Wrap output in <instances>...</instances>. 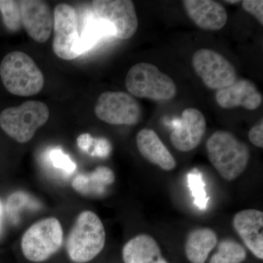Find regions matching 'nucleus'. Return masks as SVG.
<instances>
[{
	"label": "nucleus",
	"mask_w": 263,
	"mask_h": 263,
	"mask_svg": "<svg viewBox=\"0 0 263 263\" xmlns=\"http://www.w3.org/2000/svg\"><path fill=\"white\" fill-rule=\"evenodd\" d=\"M208 157L214 168L226 181L239 177L248 166V146L228 131L213 133L206 142Z\"/></svg>",
	"instance_id": "1"
},
{
	"label": "nucleus",
	"mask_w": 263,
	"mask_h": 263,
	"mask_svg": "<svg viewBox=\"0 0 263 263\" xmlns=\"http://www.w3.org/2000/svg\"><path fill=\"white\" fill-rule=\"evenodd\" d=\"M0 77L5 89L16 96H33L44 86L42 71L32 57L22 51L10 52L3 58Z\"/></svg>",
	"instance_id": "2"
},
{
	"label": "nucleus",
	"mask_w": 263,
	"mask_h": 263,
	"mask_svg": "<svg viewBox=\"0 0 263 263\" xmlns=\"http://www.w3.org/2000/svg\"><path fill=\"white\" fill-rule=\"evenodd\" d=\"M105 239L101 219L94 212L85 211L78 216L67 236V254L73 262H89L103 251Z\"/></svg>",
	"instance_id": "3"
},
{
	"label": "nucleus",
	"mask_w": 263,
	"mask_h": 263,
	"mask_svg": "<svg viewBox=\"0 0 263 263\" xmlns=\"http://www.w3.org/2000/svg\"><path fill=\"white\" fill-rule=\"evenodd\" d=\"M48 118L49 109L46 104L30 100L3 110L0 114V127L15 141L26 143L46 124Z\"/></svg>",
	"instance_id": "4"
},
{
	"label": "nucleus",
	"mask_w": 263,
	"mask_h": 263,
	"mask_svg": "<svg viewBox=\"0 0 263 263\" xmlns=\"http://www.w3.org/2000/svg\"><path fill=\"white\" fill-rule=\"evenodd\" d=\"M125 85L130 94L137 98L156 101H167L177 94V87L171 77L147 62L133 65L126 76Z\"/></svg>",
	"instance_id": "5"
},
{
	"label": "nucleus",
	"mask_w": 263,
	"mask_h": 263,
	"mask_svg": "<svg viewBox=\"0 0 263 263\" xmlns=\"http://www.w3.org/2000/svg\"><path fill=\"white\" fill-rule=\"evenodd\" d=\"M63 235L61 223L57 218H46L37 221L22 236L24 257L31 262H44L61 248Z\"/></svg>",
	"instance_id": "6"
},
{
	"label": "nucleus",
	"mask_w": 263,
	"mask_h": 263,
	"mask_svg": "<svg viewBox=\"0 0 263 263\" xmlns=\"http://www.w3.org/2000/svg\"><path fill=\"white\" fill-rule=\"evenodd\" d=\"M53 16V52L62 60H75L81 54L77 12L70 5L59 4Z\"/></svg>",
	"instance_id": "7"
},
{
	"label": "nucleus",
	"mask_w": 263,
	"mask_h": 263,
	"mask_svg": "<svg viewBox=\"0 0 263 263\" xmlns=\"http://www.w3.org/2000/svg\"><path fill=\"white\" fill-rule=\"evenodd\" d=\"M92 9L97 19L110 26L118 39H129L138 30L136 8L129 0H95Z\"/></svg>",
	"instance_id": "8"
},
{
	"label": "nucleus",
	"mask_w": 263,
	"mask_h": 263,
	"mask_svg": "<svg viewBox=\"0 0 263 263\" xmlns=\"http://www.w3.org/2000/svg\"><path fill=\"white\" fill-rule=\"evenodd\" d=\"M95 113L99 119L108 124L132 126L139 122L141 108L130 95L123 91H105L99 97Z\"/></svg>",
	"instance_id": "9"
},
{
	"label": "nucleus",
	"mask_w": 263,
	"mask_h": 263,
	"mask_svg": "<svg viewBox=\"0 0 263 263\" xmlns=\"http://www.w3.org/2000/svg\"><path fill=\"white\" fill-rule=\"evenodd\" d=\"M193 66L197 75L209 89H221L237 80V72L233 64L214 50H197L193 55Z\"/></svg>",
	"instance_id": "10"
},
{
	"label": "nucleus",
	"mask_w": 263,
	"mask_h": 263,
	"mask_svg": "<svg viewBox=\"0 0 263 263\" xmlns=\"http://www.w3.org/2000/svg\"><path fill=\"white\" fill-rule=\"evenodd\" d=\"M20 3L22 26L29 37L44 43L49 39L53 28V16L46 2L24 0Z\"/></svg>",
	"instance_id": "11"
},
{
	"label": "nucleus",
	"mask_w": 263,
	"mask_h": 263,
	"mask_svg": "<svg viewBox=\"0 0 263 263\" xmlns=\"http://www.w3.org/2000/svg\"><path fill=\"white\" fill-rule=\"evenodd\" d=\"M205 130L206 120L203 114L196 108L185 109L179 125L171 133V143L179 152H190L200 144Z\"/></svg>",
	"instance_id": "12"
},
{
	"label": "nucleus",
	"mask_w": 263,
	"mask_h": 263,
	"mask_svg": "<svg viewBox=\"0 0 263 263\" xmlns=\"http://www.w3.org/2000/svg\"><path fill=\"white\" fill-rule=\"evenodd\" d=\"M233 226L246 247L258 259H263V213L246 209L235 214Z\"/></svg>",
	"instance_id": "13"
},
{
	"label": "nucleus",
	"mask_w": 263,
	"mask_h": 263,
	"mask_svg": "<svg viewBox=\"0 0 263 263\" xmlns=\"http://www.w3.org/2000/svg\"><path fill=\"white\" fill-rule=\"evenodd\" d=\"M216 103L222 108L242 106L249 110L258 108L262 102V95L252 81L237 79L233 84L216 93Z\"/></svg>",
	"instance_id": "14"
},
{
	"label": "nucleus",
	"mask_w": 263,
	"mask_h": 263,
	"mask_svg": "<svg viewBox=\"0 0 263 263\" xmlns=\"http://www.w3.org/2000/svg\"><path fill=\"white\" fill-rule=\"evenodd\" d=\"M185 11L199 28L219 30L228 22V13L221 3L212 0H184Z\"/></svg>",
	"instance_id": "15"
},
{
	"label": "nucleus",
	"mask_w": 263,
	"mask_h": 263,
	"mask_svg": "<svg viewBox=\"0 0 263 263\" xmlns=\"http://www.w3.org/2000/svg\"><path fill=\"white\" fill-rule=\"evenodd\" d=\"M137 147L142 157L161 169L171 171L176 167L174 156L153 129H141L136 137Z\"/></svg>",
	"instance_id": "16"
},
{
	"label": "nucleus",
	"mask_w": 263,
	"mask_h": 263,
	"mask_svg": "<svg viewBox=\"0 0 263 263\" xmlns=\"http://www.w3.org/2000/svg\"><path fill=\"white\" fill-rule=\"evenodd\" d=\"M122 257L124 263H168L155 238L147 234L136 235L127 242Z\"/></svg>",
	"instance_id": "17"
},
{
	"label": "nucleus",
	"mask_w": 263,
	"mask_h": 263,
	"mask_svg": "<svg viewBox=\"0 0 263 263\" xmlns=\"http://www.w3.org/2000/svg\"><path fill=\"white\" fill-rule=\"evenodd\" d=\"M217 243L218 237L214 230L209 228H197L189 233L185 254L191 263H205Z\"/></svg>",
	"instance_id": "18"
},
{
	"label": "nucleus",
	"mask_w": 263,
	"mask_h": 263,
	"mask_svg": "<svg viewBox=\"0 0 263 263\" xmlns=\"http://www.w3.org/2000/svg\"><path fill=\"white\" fill-rule=\"evenodd\" d=\"M114 181L115 176L112 170L100 166L89 174L78 175L72 180V187L84 196H101Z\"/></svg>",
	"instance_id": "19"
},
{
	"label": "nucleus",
	"mask_w": 263,
	"mask_h": 263,
	"mask_svg": "<svg viewBox=\"0 0 263 263\" xmlns=\"http://www.w3.org/2000/svg\"><path fill=\"white\" fill-rule=\"evenodd\" d=\"M217 250L209 263H241L247 258L243 246L230 238H224L217 243Z\"/></svg>",
	"instance_id": "20"
},
{
	"label": "nucleus",
	"mask_w": 263,
	"mask_h": 263,
	"mask_svg": "<svg viewBox=\"0 0 263 263\" xmlns=\"http://www.w3.org/2000/svg\"><path fill=\"white\" fill-rule=\"evenodd\" d=\"M0 12L5 27L11 32L22 28V13L20 3L13 0H0Z\"/></svg>",
	"instance_id": "21"
},
{
	"label": "nucleus",
	"mask_w": 263,
	"mask_h": 263,
	"mask_svg": "<svg viewBox=\"0 0 263 263\" xmlns=\"http://www.w3.org/2000/svg\"><path fill=\"white\" fill-rule=\"evenodd\" d=\"M188 183L189 187L195 198V205L200 209H206L209 197H207L205 185L202 180V175L197 169H194L189 174Z\"/></svg>",
	"instance_id": "22"
},
{
	"label": "nucleus",
	"mask_w": 263,
	"mask_h": 263,
	"mask_svg": "<svg viewBox=\"0 0 263 263\" xmlns=\"http://www.w3.org/2000/svg\"><path fill=\"white\" fill-rule=\"evenodd\" d=\"M36 207L35 202L32 201L30 196L27 194L18 192L12 194L7 202V213L12 220H16L18 213L23 209L24 207Z\"/></svg>",
	"instance_id": "23"
},
{
	"label": "nucleus",
	"mask_w": 263,
	"mask_h": 263,
	"mask_svg": "<svg viewBox=\"0 0 263 263\" xmlns=\"http://www.w3.org/2000/svg\"><path fill=\"white\" fill-rule=\"evenodd\" d=\"M49 160L53 167L68 174L73 173L76 168L75 162L60 148H54L50 152Z\"/></svg>",
	"instance_id": "24"
},
{
	"label": "nucleus",
	"mask_w": 263,
	"mask_h": 263,
	"mask_svg": "<svg viewBox=\"0 0 263 263\" xmlns=\"http://www.w3.org/2000/svg\"><path fill=\"white\" fill-rule=\"evenodd\" d=\"M110 152H111V145L108 140L104 138H95L94 143L89 155L92 157L105 158L108 157Z\"/></svg>",
	"instance_id": "25"
},
{
	"label": "nucleus",
	"mask_w": 263,
	"mask_h": 263,
	"mask_svg": "<svg viewBox=\"0 0 263 263\" xmlns=\"http://www.w3.org/2000/svg\"><path fill=\"white\" fill-rule=\"evenodd\" d=\"M243 9L255 17L259 23L263 24V1L262 0H245L242 2Z\"/></svg>",
	"instance_id": "26"
},
{
	"label": "nucleus",
	"mask_w": 263,
	"mask_h": 263,
	"mask_svg": "<svg viewBox=\"0 0 263 263\" xmlns=\"http://www.w3.org/2000/svg\"><path fill=\"white\" fill-rule=\"evenodd\" d=\"M249 141L254 146L263 148V124L262 121L257 125L254 126L249 133Z\"/></svg>",
	"instance_id": "27"
},
{
	"label": "nucleus",
	"mask_w": 263,
	"mask_h": 263,
	"mask_svg": "<svg viewBox=\"0 0 263 263\" xmlns=\"http://www.w3.org/2000/svg\"><path fill=\"white\" fill-rule=\"evenodd\" d=\"M94 141L95 138L91 135L89 133H84L78 137L77 145L81 150L89 155Z\"/></svg>",
	"instance_id": "28"
},
{
	"label": "nucleus",
	"mask_w": 263,
	"mask_h": 263,
	"mask_svg": "<svg viewBox=\"0 0 263 263\" xmlns=\"http://www.w3.org/2000/svg\"><path fill=\"white\" fill-rule=\"evenodd\" d=\"M3 202H2L1 200H0V230H1L2 222H3Z\"/></svg>",
	"instance_id": "29"
},
{
	"label": "nucleus",
	"mask_w": 263,
	"mask_h": 263,
	"mask_svg": "<svg viewBox=\"0 0 263 263\" xmlns=\"http://www.w3.org/2000/svg\"><path fill=\"white\" fill-rule=\"evenodd\" d=\"M224 3H228V4H238V3H240V1H224Z\"/></svg>",
	"instance_id": "30"
}]
</instances>
